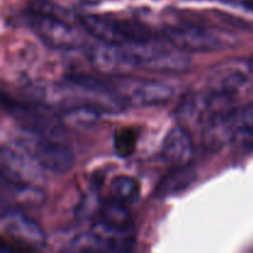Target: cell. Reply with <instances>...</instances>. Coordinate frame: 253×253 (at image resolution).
<instances>
[{
  "label": "cell",
  "instance_id": "6da1fadb",
  "mask_svg": "<svg viewBox=\"0 0 253 253\" xmlns=\"http://www.w3.org/2000/svg\"><path fill=\"white\" fill-rule=\"evenodd\" d=\"M136 68L161 74H180L189 71L190 58L187 52L175 46H165L155 39L123 44Z\"/></svg>",
  "mask_w": 253,
  "mask_h": 253
},
{
  "label": "cell",
  "instance_id": "7a4b0ae2",
  "mask_svg": "<svg viewBox=\"0 0 253 253\" xmlns=\"http://www.w3.org/2000/svg\"><path fill=\"white\" fill-rule=\"evenodd\" d=\"M15 145L31 155L44 169L56 174H64L73 167V152L63 141L21 127L15 137Z\"/></svg>",
  "mask_w": 253,
  "mask_h": 253
},
{
  "label": "cell",
  "instance_id": "3957f363",
  "mask_svg": "<svg viewBox=\"0 0 253 253\" xmlns=\"http://www.w3.org/2000/svg\"><path fill=\"white\" fill-rule=\"evenodd\" d=\"M168 43L184 52H211L232 47L236 39L230 32L214 27L182 22L165 30Z\"/></svg>",
  "mask_w": 253,
  "mask_h": 253
},
{
  "label": "cell",
  "instance_id": "277c9868",
  "mask_svg": "<svg viewBox=\"0 0 253 253\" xmlns=\"http://www.w3.org/2000/svg\"><path fill=\"white\" fill-rule=\"evenodd\" d=\"M79 20L84 30L105 43L125 44L153 37L146 25L133 20H120L100 15H84Z\"/></svg>",
  "mask_w": 253,
  "mask_h": 253
},
{
  "label": "cell",
  "instance_id": "5b68a950",
  "mask_svg": "<svg viewBox=\"0 0 253 253\" xmlns=\"http://www.w3.org/2000/svg\"><path fill=\"white\" fill-rule=\"evenodd\" d=\"M0 169L6 183L22 188H39L46 182L44 168L22 148L2 146L0 151Z\"/></svg>",
  "mask_w": 253,
  "mask_h": 253
},
{
  "label": "cell",
  "instance_id": "8992f818",
  "mask_svg": "<svg viewBox=\"0 0 253 253\" xmlns=\"http://www.w3.org/2000/svg\"><path fill=\"white\" fill-rule=\"evenodd\" d=\"M110 84L124 104L131 106L162 105L169 101L174 94L173 88L167 84L130 74L113 77Z\"/></svg>",
  "mask_w": 253,
  "mask_h": 253
},
{
  "label": "cell",
  "instance_id": "52a82bcc",
  "mask_svg": "<svg viewBox=\"0 0 253 253\" xmlns=\"http://www.w3.org/2000/svg\"><path fill=\"white\" fill-rule=\"evenodd\" d=\"M30 26L35 34L47 44L53 48L69 49L83 46L84 39L78 30L64 21L62 17L42 9H35L30 15Z\"/></svg>",
  "mask_w": 253,
  "mask_h": 253
},
{
  "label": "cell",
  "instance_id": "ba28073f",
  "mask_svg": "<svg viewBox=\"0 0 253 253\" xmlns=\"http://www.w3.org/2000/svg\"><path fill=\"white\" fill-rule=\"evenodd\" d=\"M4 106L21 127L54 140L63 141L66 127L61 118L51 115L47 111L48 109L37 104L29 105V104H19L12 100H9V103L4 101Z\"/></svg>",
  "mask_w": 253,
  "mask_h": 253
},
{
  "label": "cell",
  "instance_id": "9c48e42d",
  "mask_svg": "<svg viewBox=\"0 0 253 253\" xmlns=\"http://www.w3.org/2000/svg\"><path fill=\"white\" fill-rule=\"evenodd\" d=\"M1 226L5 236L9 237L16 250H40L44 245V234L41 227L17 211H7L2 214Z\"/></svg>",
  "mask_w": 253,
  "mask_h": 253
},
{
  "label": "cell",
  "instance_id": "30bf717a",
  "mask_svg": "<svg viewBox=\"0 0 253 253\" xmlns=\"http://www.w3.org/2000/svg\"><path fill=\"white\" fill-rule=\"evenodd\" d=\"M91 67L104 76H127L136 68L123 44L100 42L88 52Z\"/></svg>",
  "mask_w": 253,
  "mask_h": 253
},
{
  "label": "cell",
  "instance_id": "8fae6325",
  "mask_svg": "<svg viewBox=\"0 0 253 253\" xmlns=\"http://www.w3.org/2000/svg\"><path fill=\"white\" fill-rule=\"evenodd\" d=\"M249 62L230 61L211 69L208 76L207 89L212 93L234 98L249 83Z\"/></svg>",
  "mask_w": 253,
  "mask_h": 253
},
{
  "label": "cell",
  "instance_id": "7c38bea8",
  "mask_svg": "<svg viewBox=\"0 0 253 253\" xmlns=\"http://www.w3.org/2000/svg\"><path fill=\"white\" fill-rule=\"evenodd\" d=\"M194 152V145L190 133L182 125L172 128L162 143V157L166 163L179 167L189 165Z\"/></svg>",
  "mask_w": 253,
  "mask_h": 253
},
{
  "label": "cell",
  "instance_id": "4fadbf2b",
  "mask_svg": "<svg viewBox=\"0 0 253 253\" xmlns=\"http://www.w3.org/2000/svg\"><path fill=\"white\" fill-rule=\"evenodd\" d=\"M96 224L119 234H131L132 219L128 207L110 198L99 208V221Z\"/></svg>",
  "mask_w": 253,
  "mask_h": 253
},
{
  "label": "cell",
  "instance_id": "5bb4252c",
  "mask_svg": "<svg viewBox=\"0 0 253 253\" xmlns=\"http://www.w3.org/2000/svg\"><path fill=\"white\" fill-rule=\"evenodd\" d=\"M195 177L197 173L189 165L173 167V169L158 182L155 192L156 197L167 198L179 194L193 184Z\"/></svg>",
  "mask_w": 253,
  "mask_h": 253
},
{
  "label": "cell",
  "instance_id": "9a60e30c",
  "mask_svg": "<svg viewBox=\"0 0 253 253\" xmlns=\"http://www.w3.org/2000/svg\"><path fill=\"white\" fill-rule=\"evenodd\" d=\"M231 142L247 152L253 151V103L235 109Z\"/></svg>",
  "mask_w": 253,
  "mask_h": 253
},
{
  "label": "cell",
  "instance_id": "2e32d148",
  "mask_svg": "<svg viewBox=\"0 0 253 253\" xmlns=\"http://www.w3.org/2000/svg\"><path fill=\"white\" fill-rule=\"evenodd\" d=\"M100 111L89 105H76L62 111L61 120L64 127L74 130H89L100 118Z\"/></svg>",
  "mask_w": 253,
  "mask_h": 253
},
{
  "label": "cell",
  "instance_id": "e0dca14e",
  "mask_svg": "<svg viewBox=\"0 0 253 253\" xmlns=\"http://www.w3.org/2000/svg\"><path fill=\"white\" fill-rule=\"evenodd\" d=\"M110 197L123 204L131 207L140 198V184L128 175H119L110 184Z\"/></svg>",
  "mask_w": 253,
  "mask_h": 253
},
{
  "label": "cell",
  "instance_id": "ac0fdd59",
  "mask_svg": "<svg viewBox=\"0 0 253 253\" xmlns=\"http://www.w3.org/2000/svg\"><path fill=\"white\" fill-rule=\"evenodd\" d=\"M69 250L74 252H103L109 251V247L95 232H90L74 237Z\"/></svg>",
  "mask_w": 253,
  "mask_h": 253
},
{
  "label": "cell",
  "instance_id": "d6986e66",
  "mask_svg": "<svg viewBox=\"0 0 253 253\" xmlns=\"http://www.w3.org/2000/svg\"><path fill=\"white\" fill-rule=\"evenodd\" d=\"M137 135L135 130L130 127H124L119 130L115 135V150L123 157H127L135 151Z\"/></svg>",
  "mask_w": 253,
  "mask_h": 253
},
{
  "label": "cell",
  "instance_id": "ffe728a7",
  "mask_svg": "<svg viewBox=\"0 0 253 253\" xmlns=\"http://www.w3.org/2000/svg\"><path fill=\"white\" fill-rule=\"evenodd\" d=\"M247 62H249V66H250V69H251V73H253V56Z\"/></svg>",
  "mask_w": 253,
  "mask_h": 253
}]
</instances>
